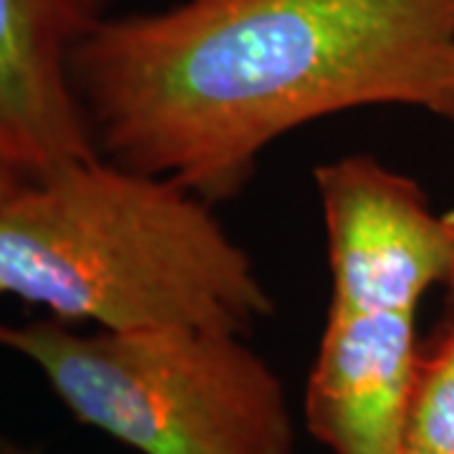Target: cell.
<instances>
[{
  "label": "cell",
  "mask_w": 454,
  "mask_h": 454,
  "mask_svg": "<svg viewBox=\"0 0 454 454\" xmlns=\"http://www.w3.org/2000/svg\"><path fill=\"white\" fill-rule=\"evenodd\" d=\"M11 454H41V452H31V450H20L16 444H11Z\"/></svg>",
  "instance_id": "30bf717a"
},
{
  "label": "cell",
  "mask_w": 454,
  "mask_h": 454,
  "mask_svg": "<svg viewBox=\"0 0 454 454\" xmlns=\"http://www.w3.org/2000/svg\"><path fill=\"white\" fill-rule=\"evenodd\" d=\"M417 313L331 310L306 384V424L331 454H399Z\"/></svg>",
  "instance_id": "8992f818"
},
{
  "label": "cell",
  "mask_w": 454,
  "mask_h": 454,
  "mask_svg": "<svg viewBox=\"0 0 454 454\" xmlns=\"http://www.w3.org/2000/svg\"><path fill=\"white\" fill-rule=\"evenodd\" d=\"M86 427L139 454H293L278 373L240 333L207 328L76 331L59 318L0 324Z\"/></svg>",
  "instance_id": "3957f363"
},
{
  "label": "cell",
  "mask_w": 454,
  "mask_h": 454,
  "mask_svg": "<svg viewBox=\"0 0 454 454\" xmlns=\"http://www.w3.org/2000/svg\"><path fill=\"white\" fill-rule=\"evenodd\" d=\"M402 452L454 454V313L429 351H419L406 399Z\"/></svg>",
  "instance_id": "52a82bcc"
},
{
  "label": "cell",
  "mask_w": 454,
  "mask_h": 454,
  "mask_svg": "<svg viewBox=\"0 0 454 454\" xmlns=\"http://www.w3.org/2000/svg\"><path fill=\"white\" fill-rule=\"evenodd\" d=\"M0 454H11V442L0 439Z\"/></svg>",
  "instance_id": "8fae6325"
},
{
  "label": "cell",
  "mask_w": 454,
  "mask_h": 454,
  "mask_svg": "<svg viewBox=\"0 0 454 454\" xmlns=\"http://www.w3.org/2000/svg\"><path fill=\"white\" fill-rule=\"evenodd\" d=\"M444 223H447V230H450V238H452V262H450V270H447V278H444V286L450 288V301L454 306V210L444 212Z\"/></svg>",
  "instance_id": "9c48e42d"
},
{
  "label": "cell",
  "mask_w": 454,
  "mask_h": 454,
  "mask_svg": "<svg viewBox=\"0 0 454 454\" xmlns=\"http://www.w3.org/2000/svg\"><path fill=\"white\" fill-rule=\"evenodd\" d=\"M399 454H406V452H399Z\"/></svg>",
  "instance_id": "7c38bea8"
},
{
  "label": "cell",
  "mask_w": 454,
  "mask_h": 454,
  "mask_svg": "<svg viewBox=\"0 0 454 454\" xmlns=\"http://www.w3.org/2000/svg\"><path fill=\"white\" fill-rule=\"evenodd\" d=\"M71 79L98 157L217 202L331 114L454 121V0H179L104 18Z\"/></svg>",
  "instance_id": "6da1fadb"
},
{
  "label": "cell",
  "mask_w": 454,
  "mask_h": 454,
  "mask_svg": "<svg viewBox=\"0 0 454 454\" xmlns=\"http://www.w3.org/2000/svg\"><path fill=\"white\" fill-rule=\"evenodd\" d=\"M23 179L26 177H23L20 172H16L11 164H5L0 160V205L16 192L18 187L23 184Z\"/></svg>",
  "instance_id": "ba28073f"
},
{
  "label": "cell",
  "mask_w": 454,
  "mask_h": 454,
  "mask_svg": "<svg viewBox=\"0 0 454 454\" xmlns=\"http://www.w3.org/2000/svg\"><path fill=\"white\" fill-rule=\"evenodd\" d=\"M0 298L104 331L240 336L276 309L205 197L104 157L23 179L0 205Z\"/></svg>",
  "instance_id": "7a4b0ae2"
},
{
  "label": "cell",
  "mask_w": 454,
  "mask_h": 454,
  "mask_svg": "<svg viewBox=\"0 0 454 454\" xmlns=\"http://www.w3.org/2000/svg\"><path fill=\"white\" fill-rule=\"evenodd\" d=\"M331 310L417 313L424 293L444 283L452 238L422 187L369 154L316 167Z\"/></svg>",
  "instance_id": "277c9868"
},
{
  "label": "cell",
  "mask_w": 454,
  "mask_h": 454,
  "mask_svg": "<svg viewBox=\"0 0 454 454\" xmlns=\"http://www.w3.org/2000/svg\"><path fill=\"white\" fill-rule=\"evenodd\" d=\"M112 0H0V160L26 179L98 157L71 61Z\"/></svg>",
  "instance_id": "5b68a950"
}]
</instances>
